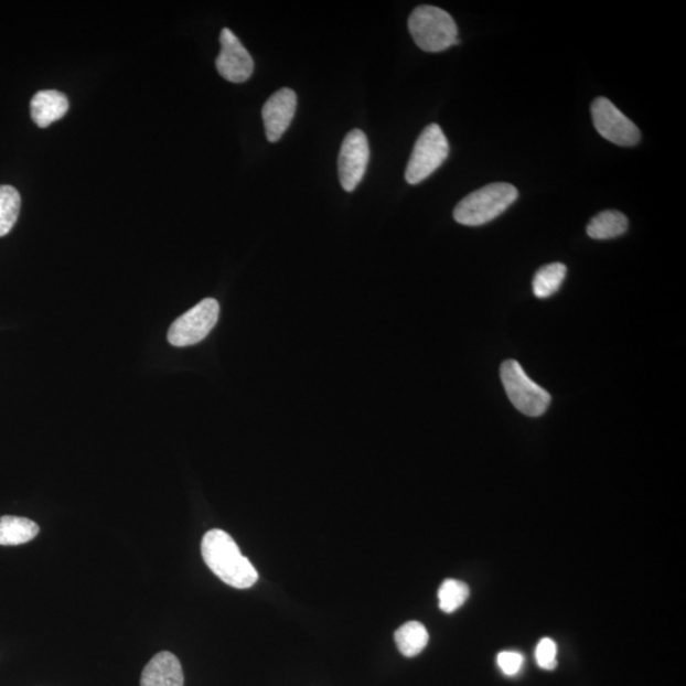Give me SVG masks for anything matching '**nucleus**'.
Instances as JSON below:
<instances>
[{"mask_svg":"<svg viewBox=\"0 0 686 686\" xmlns=\"http://www.w3.org/2000/svg\"><path fill=\"white\" fill-rule=\"evenodd\" d=\"M201 554L212 572L234 589L253 588L258 580L254 565L240 554L237 543L224 530L207 532L201 542Z\"/></svg>","mask_w":686,"mask_h":686,"instance_id":"1","label":"nucleus"},{"mask_svg":"<svg viewBox=\"0 0 686 686\" xmlns=\"http://www.w3.org/2000/svg\"><path fill=\"white\" fill-rule=\"evenodd\" d=\"M517 197V189L510 183H491L460 201L454 208V219L468 227H480L506 212Z\"/></svg>","mask_w":686,"mask_h":686,"instance_id":"2","label":"nucleus"},{"mask_svg":"<svg viewBox=\"0 0 686 686\" xmlns=\"http://www.w3.org/2000/svg\"><path fill=\"white\" fill-rule=\"evenodd\" d=\"M408 29L416 45L424 52L440 53L459 44L453 17L438 7H417L409 15Z\"/></svg>","mask_w":686,"mask_h":686,"instance_id":"3","label":"nucleus"},{"mask_svg":"<svg viewBox=\"0 0 686 686\" xmlns=\"http://www.w3.org/2000/svg\"><path fill=\"white\" fill-rule=\"evenodd\" d=\"M501 380L517 411L529 417L546 414L551 400L549 393L534 383L515 360L501 365Z\"/></svg>","mask_w":686,"mask_h":686,"instance_id":"4","label":"nucleus"},{"mask_svg":"<svg viewBox=\"0 0 686 686\" xmlns=\"http://www.w3.org/2000/svg\"><path fill=\"white\" fill-rule=\"evenodd\" d=\"M448 156L449 143L446 133L439 125H429L416 141L407 164L406 181L409 185H417L429 179L447 161Z\"/></svg>","mask_w":686,"mask_h":686,"instance_id":"5","label":"nucleus"},{"mask_svg":"<svg viewBox=\"0 0 686 686\" xmlns=\"http://www.w3.org/2000/svg\"><path fill=\"white\" fill-rule=\"evenodd\" d=\"M221 307L215 299L200 301L197 306L175 320L169 331L171 345L186 347L205 340L219 320Z\"/></svg>","mask_w":686,"mask_h":686,"instance_id":"6","label":"nucleus"},{"mask_svg":"<svg viewBox=\"0 0 686 686\" xmlns=\"http://www.w3.org/2000/svg\"><path fill=\"white\" fill-rule=\"evenodd\" d=\"M593 127L600 136L621 147H634L640 143L641 132L635 124L618 110L605 97H598L591 106Z\"/></svg>","mask_w":686,"mask_h":686,"instance_id":"7","label":"nucleus"},{"mask_svg":"<svg viewBox=\"0 0 686 686\" xmlns=\"http://www.w3.org/2000/svg\"><path fill=\"white\" fill-rule=\"evenodd\" d=\"M371 148L365 132L358 129L350 131L343 140L339 157V174L343 190L353 192L363 181Z\"/></svg>","mask_w":686,"mask_h":686,"instance_id":"8","label":"nucleus"},{"mask_svg":"<svg viewBox=\"0 0 686 686\" xmlns=\"http://www.w3.org/2000/svg\"><path fill=\"white\" fill-rule=\"evenodd\" d=\"M221 54L216 58V69L225 81L244 83L255 71L253 56L229 29L221 33Z\"/></svg>","mask_w":686,"mask_h":686,"instance_id":"9","label":"nucleus"},{"mask_svg":"<svg viewBox=\"0 0 686 686\" xmlns=\"http://www.w3.org/2000/svg\"><path fill=\"white\" fill-rule=\"evenodd\" d=\"M298 98L294 90L282 88L266 100L262 108L267 140L275 143L290 127L297 111Z\"/></svg>","mask_w":686,"mask_h":686,"instance_id":"10","label":"nucleus"},{"mask_svg":"<svg viewBox=\"0 0 686 686\" xmlns=\"http://www.w3.org/2000/svg\"><path fill=\"white\" fill-rule=\"evenodd\" d=\"M183 677L180 660L171 652H159L149 661L141 674L140 686H183Z\"/></svg>","mask_w":686,"mask_h":686,"instance_id":"11","label":"nucleus"},{"mask_svg":"<svg viewBox=\"0 0 686 686\" xmlns=\"http://www.w3.org/2000/svg\"><path fill=\"white\" fill-rule=\"evenodd\" d=\"M30 107L33 122L45 129L69 111V100L62 92L46 89L32 97Z\"/></svg>","mask_w":686,"mask_h":686,"instance_id":"12","label":"nucleus"},{"mask_svg":"<svg viewBox=\"0 0 686 686\" xmlns=\"http://www.w3.org/2000/svg\"><path fill=\"white\" fill-rule=\"evenodd\" d=\"M39 525L28 517H0V546H21L37 537Z\"/></svg>","mask_w":686,"mask_h":686,"instance_id":"13","label":"nucleus"},{"mask_svg":"<svg viewBox=\"0 0 686 686\" xmlns=\"http://www.w3.org/2000/svg\"><path fill=\"white\" fill-rule=\"evenodd\" d=\"M629 225L623 213L605 211L592 217L587 232L592 239L607 240L623 236L629 231Z\"/></svg>","mask_w":686,"mask_h":686,"instance_id":"14","label":"nucleus"},{"mask_svg":"<svg viewBox=\"0 0 686 686\" xmlns=\"http://www.w3.org/2000/svg\"><path fill=\"white\" fill-rule=\"evenodd\" d=\"M397 647L401 655L415 657L428 646L429 632L420 622H408L395 633Z\"/></svg>","mask_w":686,"mask_h":686,"instance_id":"15","label":"nucleus"},{"mask_svg":"<svg viewBox=\"0 0 686 686\" xmlns=\"http://www.w3.org/2000/svg\"><path fill=\"white\" fill-rule=\"evenodd\" d=\"M566 275L567 267L564 264L556 262L543 266L534 276V296L539 299H547L556 294L559 288L562 287Z\"/></svg>","mask_w":686,"mask_h":686,"instance_id":"16","label":"nucleus"},{"mask_svg":"<svg viewBox=\"0 0 686 686\" xmlns=\"http://www.w3.org/2000/svg\"><path fill=\"white\" fill-rule=\"evenodd\" d=\"M20 212V192L12 186H0V238L13 229Z\"/></svg>","mask_w":686,"mask_h":686,"instance_id":"17","label":"nucleus"},{"mask_svg":"<svg viewBox=\"0 0 686 686\" xmlns=\"http://www.w3.org/2000/svg\"><path fill=\"white\" fill-rule=\"evenodd\" d=\"M470 593V587L465 582L448 579L441 583L439 589V607L443 613H454L465 604Z\"/></svg>","mask_w":686,"mask_h":686,"instance_id":"18","label":"nucleus"},{"mask_svg":"<svg viewBox=\"0 0 686 686\" xmlns=\"http://www.w3.org/2000/svg\"><path fill=\"white\" fill-rule=\"evenodd\" d=\"M535 660L543 671L551 672L557 667V644L551 639H542L535 650Z\"/></svg>","mask_w":686,"mask_h":686,"instance_id":"19","label":"nucleus"},{"mask_svg":"<svg viewBox=\"0 0 686 686\" xmlns=\"http://www.w3.org/2000/svg\"><path fill=\"white\" fill-rule=\"evenodd\" d=\"M524 656L516 651H502L497 656V665L501 672L507 676H514L522 671Z\"/></svg>","mask_w":686,"mask_h":686,"instance_id":"20","label":"nucleus"}]
</instances>
